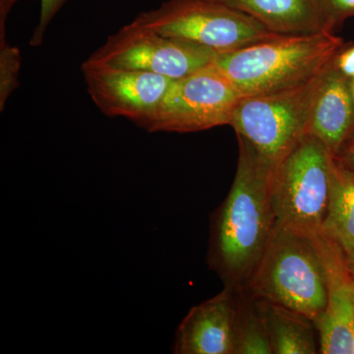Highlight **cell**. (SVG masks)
I'll return each instance as SVG.
<instances>
[{
	"mask_svg": "<svg viewBox=\"0 0 354 354\" xmlns=\"http://www.w3.org/2000/svg\"><path fill=\"white\" fill-rule=\"evenodd\" d=\"M235 288V354H272L262 301L246 286Z\"/></svg>",
	"mask_w": 354,
	"mask_h": 354,
	"instance_id": "16",
	"label": "cell"
},
{
	"mask_svg": "<svg viewBox=\"0 0 354 354\" xmlns=\"http://www.w3.org/2000/svg\"><path fill=\"white\" fill-rule=\"evenodd\" d=\"M67 1L69 0H41L39 24L32 34L31 41H30V44L32 46L36 48L43 44L44 34H46L48 25L55 15L62 10V7Z\"/></svg>",
	"mask_w": 354,
	"mask_h": 354,
	"instance_id": "19",
	"label": "cell"
},
{
	"mask_svg": "<svg viewBox=\"0 0 354 354\" xmlns=\"http://www.w3.org/2000/svg\"><path fill=\"white\" fill-rule=\"evenodd\" d=\"M325 30L334 32L344 21L354 18V0H317Z\"/></svg>",
	"mask_w": 354,
	"mask_h": 354,
	"instance_id": "18",
	"label": "cell"
},
{
	"mask_svg": "<svg viewBox=\"0 0 354 354\" xmlns=\"http://www.w3.org/2000/svg\"><path fill=\"white\" fill-rule=\"evenodd\" d=\"M323 72L304 84L242 97L230 127L274 169L309 133L310 115Z\"/></svg>",
	"mask_w": 354,
	"mask_h": 354,
	"instance_id": "6",
	"label": "cell"
},
{
	"mask_svg": "<svg viewBox=\"0 0 354 354\" xmlns=\"http://www.w3.org/2000/svg\"><path fill=\"white\" fill-rule=\"evenodd\" d=\"M172 353L235 354V288L192 307L178 326Z\"/></svg>",
	"mask_w": 354,
	"mask_h": 354,
	"instance_id": "11",
	"label": "cell"
},
{
	"mask_svg": "<svg viewBox=\"0 0 354 354\" xmlns=\"http://www.w3.org/2000/svg\"><path fill=\"white\" fill-rule=\"evenodd\" d=\"M135 24L171 38L228 53L279 36L247 14L216 0H165Z\"/></svg>",
	"mask_w": 354,
	"mask_h": 354,
	"instance_id": "5",
	"label": "cell"
},
{
	"mask_svg": "<svg viewBox=\"0 0 354 354\" xmlns=\"http://www.w3.org/2000/svg\"><path fill=\"white\" fill-rule=\"evenodd\" d=\"M20 50L7 43L6 26L0 27V111H3L8 97L19 87Z\"/></svg>",
	"mask_w": 354,
	"mask_h": 354,
	"instance_id": "17",
	"label": "cell"
},
{
	"mask_svg": "<svg viewBox=\"0 0 354 354\" xmlns=\"http://www.w3.org/2000/svg\"><path fill=\"white\" fill-rule=\"evenodd\" d=\"M335 162L354 174V130L334 156Z\"/></svg>",
	"mask_w": 354,
	"mask_h": 354,
	"instance_id": "21",
	"label": "cell"
},
{
	"mask_svg": "<svg viewBox=\"0 0 354 354\" xmlns=\"http://www.w3.org/2000/svg\"><path fill=\"white\" fill-rule=\"evenodd\" d=\"M351 79L330 62L324 70L310 115L309 133L335 156L354 130Z\"/></svg>",
	"mask_w": 354,
	"mask_h": 354,
	"instance_id": "12",
	"label": "cell"
},
{
	"mask_svg": "<svg viewBox=\"0 0 354 354\" xmlns=\"http://www.w3.org/2000/svg\"><path fill=\"white\" fill-rule=\"evenodd\" d=\"M81 69L88 95L102 113L127 118L141 128L153 118L174 81L150 72L84 62Z\"/></svg>",
	"mask_w": 354,
	"mask_h": 354,
	"instance_id": "9",
	"label": "cell"
},
{
	"mask_svg": "<svg viewBox=\"0 0 354 354\" xmlns=\"http://www.w3.org/2000/svg\"><path fill=\"white\" fill-rule=\"evenodd\" d=\"M334 156L314 135L304 137L274 169L272 199L277 227L307 234L322 232Z\"/></svg>",
	"mask_w": 354,
	"mask_h": 354,
	"instance_id": "4",
	"label": "cell"
},
{
	"mask_svg": "<svg viewBox=\"0 0 354 354\" xmlns=\"http://www.w3.org/2000/svg\"><path fill=\"white\" fill-rule=\"evenodd\" d=\"M18 0H0V27L6 26L7 16Z\"/></svg>",
	"mask_w": 354,
	"mask_h": 354,
	"instance_id": "22",
	"label": "cell"
},
{
	"mask_svg": "<svg viewBox=\"0 0 354 354\" xmlns=\"http://www.w3.org/2000/svg\"><path fill=\"white\" fill-rule=\"evenodd\" d=\"M218 53L130 23L111 35L84 64L150 72L172 80L213 64Z\"/></svg>",
	"mask_w": 354,
	"mask_h": 354,
	"instance_id": "8",
	"label": "cell"
},
{
	"mask_svg": "<svg viewBox=\"0 0 354 354\" xmlns=\"http://www.w3.org/2000/svg\"><path fill=\"white\" fill-rule=\"evenodd\" d=\"M261 301L272 354L320 353L319 330L314 321L281 305Z\"/></svg>",
	"mask_w": 354,
	"mask_h": 354,
	"instance_id": "14",
	"label": "cell"
},
{
	"mask_svg": "<svg viewBox=\"0 0 354 354\" xmlns=\"http://www.w3.org/2000/svg\"><path fill=\"white\" fill-rule=\"evenodd\" d=\"M333 64L344 76L354 78V44H346L335 55Z\"/></svg>",
	"mask_w": 354,
	"mask_h": 354,
	"instance_id": "20",
	"label": "cell"
},
{
	"mask_svg": "<svg viewBox=\"0 0 354 354\" xmlns=\"http://www.w3.org/2000/svg\"><path fill=\"white\" fill-rule=\"evenodd\" d=\"M344 258H346V265L351 274L354 278V246L351 247L348 250L344 251Z\"/></svg>",
	"mask_w": 354,
	"mask_h": 354,
	"instance_id": "23",
	"label": "cell"
},
{
	"mask_svg": "<svg viewBox=\"0 0 354 354\" xmlns=\"http://www.w3.org/2000/svg\"><path fill=\"white\" fill-rule=\"evenodd\" d=\"M351 92H353V99H354V78L351 79Z\"/></svg>",
	"mask_w": 354,
	"mask_h": 354,
	"instance_id": "24",
	"label": "cell"
},
{
	"mask_svg": "<svg viewBox=\"0 0 354 354\" xmlns=\"http://www.w3.org/2000/svg\"><path fill=\"white\" fill-rule=\"evenodd\" d=\"M246 288L261 299L318 323L327 306L328 290L315 234L277 227Z\"/></svg>",
	"mask_w": 354,
	"mask_h": 354,
	"instance_id": "3",
	"label": "cell"
},
{
	"mask_svg": "<svg viewBox=\"0 0 354 354\" xmlns=\"http://www.w3.org/2000/svg\"><path fill=\"white\" fill-rule=\"evenodd\" d=\"M324 234L346 251L354 246V174L334 158Z\"/></svg>",
	"mask_w": 354,
	"mask_h": 354,
	"instance_id": "15",
	"label": "cell"
},
{
	"mask_svg": "<svg viewBox=\"0 0 354 354\" xmlns=\"http://www.w3.org/2000/svg\"><path fill=\"white\" fill-rule=\"evenodd\" d=\"M242 95L213 64L172 81L144 129L191 133L230 125Z\"/></svg>",
	"mask_w": 354,
	"mask_h": 354,
	"instance_id": "7",
	"label": "cell"
},
{
	"mask_svg": "<svg viewBox=\"0 0 354 354\" xmlns=\"http://www.w3.org/2000/svg\"><path fill=\"white\" fill-rule=\"evenodd\" d=\"M239 157L234 183L212 215L208 265L225 286H246L277 227L272 199L274 167L237 136Z\"/></svg>",
	"mask_w": 354,
	"mask_h": 354,
	"instance_id": "1",
	"label": "cell"
},
{
	"mask_svg": "<svg viewBox=\"0 0 354 354\" xmlns=\"http://www.w3.org/2000/svg\"><path fill=\"white\" fill-rule=\"evenodd\" d=\"M346 46L334 32L279 35L228 53L213 64L242 97L295 87L319 75Z\"/></svg>",
	"mask_w": 354,
	"mask_h": 354,
	"instance_id": "2",
	"label": "cell"
},
{
	"mask_svg": "<svg viewBox=\"0 0 354 354\" xmlns=\"http://www.w3.org/2000/svg\"><path fill=\"white\" fill-rule=\"evenodd\" d=\"M327 279L328 301L317 327L320 353L354 354V278L341 246L315 234Z\"/></svg>",
	"mask_w": 354,
	"mask_h": 354,
	"instance_id": "10",
	"label": "cell"
},
{
	"mask_svg": "<svg viewBox=\"0 0 354 354\" xmlns=\"http://www.w3.org/2000/svg\"><path fill=\"white\" fill-rule=\"evenodd\" d=\"M279 35L327 32L317 0H216Z\"/></svg>",
	"mask_w": 354,
	"mask_h": 354,
	"instance_id": "13",
	"label": "cell"
}]
</instances>
